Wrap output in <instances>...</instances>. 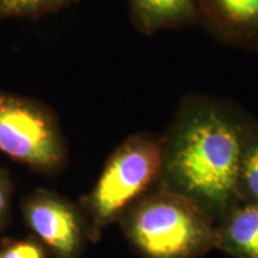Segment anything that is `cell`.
I'll use <instances>...</instances> for the list:
<instances>
[{
  "mask_svg": "<svg viewBox=\"0 0 258 258\" xmlns=\"http://www.w3.org/2000/svg\"><path fill=\"white\" fill-rule=\"evenodd\" d=\"M245 134L215 111L194 116L163 150L160 188L191 200L217 222L239 203L238 178Z\"/></svg>",
  "mask_w": 258,
  "mask_h": 258,
  "instance_id": "6da1fadb",
  "label": "cell"
},
{
  "mask_svg": "<svg viewBox=\"0 0 258 258\" xmlns=\"http://www.w3.org/2000/svg\"><path fill=\"white\" fill-rule=\"evenodd\" d=\"M118 221L125 239L143 258H200L214 249L213 218L170 190L144 195Z\"/></svg>",
  "mask_w": 258,
  "mask_h": 258,
  "instance_id": "7a4b0ae2",
  "label": "cell"
},
{
  "mask_svg": "<svg viewBox=\"0 0 258 258\" xmlns=\"http://www.w3.org/2000/svg\"><path fill=\"white\" fill-rule=\"evenodd\" d=\"M163 148L154 140L135 138L117 148L103 167L91 191L80 200L89 239L97 243L109 225L159 179Z\"/></svg>",
  "mask_w": 258,
  "mask_h": 258,
  "instance_id": "3957f363",
  "label": "cell"
},
{
  "mask_svg": "<svg viewBox=\"0 0 258 258\" xmlns=\"http://www.w3.org/2000/svg\"><path fill=\"white\" fill-rule=\"evenodd\" d=\"M0 153L46 176L59 173L67 159L66 145L53 112L36 99L2 90Z\"/></svg>",
  "mask_w": 258,
  "mask_h": 258,
  "instance_id": "277c9868",
  "label": "cell"
},
{
  "mask_svg": "<svg viewBox=\"0 0 258 258\" xmlns=\"http://www.w3.org/2000/svg\"><path fill=\"white\" fill-rule=\"evenodd\" d=\"M24 224L53 258H80L89 243L85 215L76 203L47 189H35L21 203Z\"/></svg>",
  "mask_w": 258,
  "mask_h": 258,
  "instance_id": "5b68a950",
  "label": "cell"
},
{
  "mask_svg": "<svg viewBox=\"0 0 258 258\" xmlns=\"http://www.w3.org/2000/svg\"><path fill=\"white\" fill-rule=\"evenodd\" d=\"M214 249L231 258H258V203H237L215 222Z\"/></svg>",
  "mask_w": 258,
  "mask_h": 258,
  "instance_id": "8992f818",
  "label": "cell"
},
{
  "mask_svg": "<svg viewBox=\"0 0 258 258\" xmlns=\"http://www.w3.org/2000/svg\"><path fill=\"white\" fill-rule=\"evenodd\" d=\"M209 18L235 31L258 32V0H195Z\"/></svg>",
  "mask_w": 258,
  "mask_h": 258,
  "instance_id": "52a82bcc",
  "label": "cell"
},
{
  "mask_svg": "<svg viewBox=\"0 0 258 258\" xmlns=\"http://www.w3.org/2000/svg\"><path fill=\"white\" fill-rule=\"evenodd\" d=\"M131 4L135 17L147 28L184 21L196 11L195 0H131Z\"/></svg>",
  "mask_w": 258,
  "mask_h": 258,
  "instance_id": "ba28073f",
  "label": "cell"
},
{
  "mask_svg": "<svg viewBox=\"0 0 258 258\" xmlns=\"http://www.w3.org/2000/svg\"><path fill=\"white\" fill-rule=\"evenodd\" d=\"M239 202L258 203V133L245 135L238 178Z\"/></svg>",
  "mask_w": 258,
  "mask_h": 258,
  "instance_id": "9c48e42d",
  "label": "cell"
},
{
  "mask_svg": "<svg viewBox=\"0 0 258 258\" xmlns=\"http://www.w3.org/2000/svg\"><path fill=\"white\" fill-rule=\"evenodd\" d=\"M77 2L78 0H0V19L37 18Z\"/></svg>",
  "mask_w": 258,
  "mask_h": 258,
  "instance_id": "30bf717a",
  "label": "cell"
},
{
  "mask_svg": "<svg viewBox=\"0 0 258 258\" xmlns=\"http://www.w3.org/2000/svg\"><path fill=\"white\" fill-rule=\"evenodd\" d=\"M49 253L36 238H5L0 244V258H49Z\"/></svg>",
  "mask_w": 258,
  "mask_h": 258,
  "instance_id": "8fae6325",
  "label": "cell"
},
{
  "mask_svg": "<svg viewBox=\"0 0 258 258\" xmlns=\"http://www.w3.org/2000/svg\"><path fill=\"white\" fill-rule=\"evenodd\" d=\"M12 199L14 182L11 175L4 167H0V234L12 221Z\"/></svg>",
  "mask_w": 258,
  "mask_h": 258,
  "instance_id": "7c38bea8",
  "label": "cell"
}]
</instances>
